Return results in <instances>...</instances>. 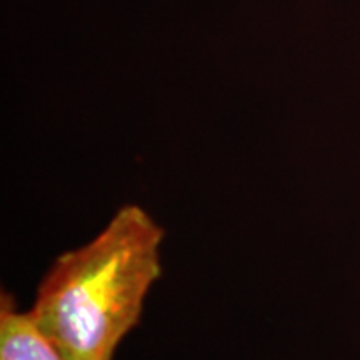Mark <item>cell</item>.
<instances>
[{
  "label": "cell",
  "mask_w": 360,
  "mask_h": 360,
  "mask_svg": "<svg viewBox=\"0 0 360 360\" xmlns=\"http://www.w3.org/2000/svg\"><path fill=\"white\" fill-rule=\"evenodd\" d=\"M164 229L125 204L87 244L58 255L40 281L30 317L67 360H112L139 326L162 274Z\"/></svg>",
  "instance_id": "cell-1"
},
{
  "label": "cell",
  "mask_w": 360,
  "mask_h": 360,
  "mask_svg": "<svg viewBox=\"0 0 360 360\" xmlns=\"http://www.w3.org/2000/svg\"><path fill=\"white\" fill-rule=\"evenodd\" d=\"M0 360H67L8 292L0 295Z\"/></svg>",
  "instance_id": "cell-2"
}]
</instances>
